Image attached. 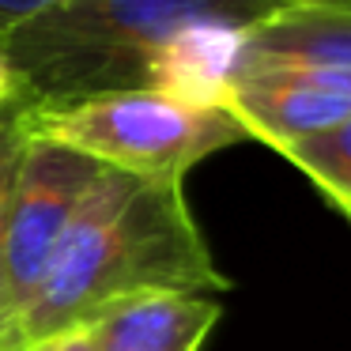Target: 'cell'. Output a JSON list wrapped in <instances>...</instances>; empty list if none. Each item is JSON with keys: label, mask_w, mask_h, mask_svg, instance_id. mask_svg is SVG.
<instances>
[{"label": "cell", "mask_w": 351, "mask_h": 351, "mask_svg": "<svg viewBox=\"0 0 351 351\" xmlns=\"http://www.w3.org/2000/svg\"><path fill=\"white\" fill-rule=\"evenodd\" d=\"M27 129L136 178H185L204 155L250 140L223 106H197L147 87L57 110L27 106Z\"/></svg>", "instance_id": "obj_3"}, {"label": "cell", "mask_w": 351, "mask_h": 351, "mask_svg": "<svg viewBox=\"0 0 351 351\" xmlns=\"http://www.w3.org/2000/svg\"><path fill=\"white\" fill-rule=\"evenodd\" d=\"M219 106L250 140H261L280 155L351 117V99L276 72H234Z\"/></svg>", "instance_id": "obj_6"}, {"label": "cell", "mask_w": 351, "mask_h": 351, "mask_svg": "<svg viewBox=\"0 0 351 351\" xmlns=\"http://www.w3.org/2000/svg\"><path fill=\"white\" fill-rule=\"evenodd\" d=\"M219 321L212 295H136L87 321L95 351H200Z\"/></svg>", "instance_id": "obj_7"}, {"label": "cell", "mask_w": 351, "mask_h": 351, "mask_svg": "<svg viewBox=\"0 0 351 351\" xmlns=\"http://www.w3.org/2000/svg\"><path fill=\"white\" fill-rule=\"evenodd\" d=\"M348 219H351V212H348Z\"/></svg>", "instance_id": "obj_14"}, {"label": "cell", "mask_w": 351, "mask_h": 351, "mask_svg": "<svg viewBox=\"0 0 351 351\" xmlns=\"http://www.w3.org/2000/svg\"><path fill=\"white\" fill-rule=\"evenodd\" d=\"M53 4H61V0H0V34L34 19L38 12L53 8Z\"/></svg>", "instance_id": "obj_11"}, {"label": "cell", "mask_w": 351, "mask_h": 351, "mask_svg": "<svg viewBox=\"0 0 351 351\" xmlns=\"http://www.w3.org/2000/svg\"><path fill=\"white\" fill-rule=\"evenodd\" d=\"M234 72H276L351 99V0H280L242 31Z\"/></svg>", "instance_id": "obj_5"}, {"label": "cell", "mask_w": 351, "mask_h": 351, "mask_svg": "<svg viewBox=\"0 0 351 351\" xmlns=\"http://www.w3.org/2000/svg\"><path fill=\"white\" fill-rule=\"evenodd\" d=\"M215 291H230V276L193 219L182 178H136L106 167L19 313V348L84 328L106 306L136 295Z\"/></svg>", "instance_id": "obj_1"}, {"label": "cell", "mask_w": 351, "mask_h": 351, "mask_svg": "<svg viewBox=\"0 0 351 351\" xmlns=\"http://www.w3.org/2000/svg\"><path fill=\"white\" fill-rule=\"evenodd\" d=\"M31 140L27 129V102L0 114V250H4V212H8L12 182H16L23 147ZM0 351H16L12 340V317H8V291H4V257H0Z\"/></svg>", "instance_id": "obj_10"}, {"label": "cell", "mask_w": 351, "mask_h": 351, "mask_svg": "<svg viewBox=\"0 0 351 351\" xmlns=\"http://www.w3.org/2000/svg\"><path fill=\"white\" fill-rule=\"evenodd\" d=\"M242 31L234 23H193L178 31L147 64L144 87L170 99L219 106L242 53Z\"/></svg>", "instance_id": "obj_8"}, {"label": "cell", "mask_w": 351, "mask_h": 351, "mask_svg": "<svg viewBox=\"0 0 351 351\" xmlns=\"http://www.w3.org/2000/svg\"><path fill=\"white\" fill-rule=\"evenodd\" d=\"M102 162L57 144V140L34 136L27 140L19 159L16 182H12L8 212H4V291H8L12 340L19 348V313L27 310L31 295L46 280L87 189L99 182Z\"/></svg>", "instance_id": "obj_4"}, {"label": "cell", "mask_w": 351, "mask_h": 351, "mask_svg": "<svg viewBox=\"0 0 351 351\" xmlns=\"http://www.w3.org/2000/svg\"><path fill=\"white\" fill-rule=\"evenodd\" d=\"M283 159L295 170H302L328 204H336L343 215L351 212V117L340 121L336 129L287 147Z\"/></svg>", "instance_id": "obj_9"}, {"label": "cell", "mask_w": 351, "mask_h": 351, "mask_svg": "<svg viewBox=\"0 0 351 351\" xmlns=\"http://www.w3.org/2000/svg\"><path fill=\"white\" fill-rule=\"evenodd\" d=\"M19 102H23V95H19V80H16V72H12L4 49H0V114L12 110V106H19Z\"/></svg>", "instance_id": "obj_13"}, {"label": "cell", "mask_w": 351, "mask_h": 351, "mask_svg": "<svg viewBox=\"0 0 351 351\" xmlns=\"http://www.w3.org/2000/svg\"><path fill=\"white\" fill-rule=\"evenodd\" d=\"M280 0H61L0 34L31 110L144 87L152 57L193 23L250 27Z\"/></svg>", "instance_id": "obj_2"}, {"label": "cell", "mask_w": 351, "mask_h": 351, "mask_svg": "<svg viewBox=\"0 0 351 351\" xmlns=\"http://www.w3.org/2000/svg\"><path fill=\"white\" fill-rule=\"evenodd\" d=\"M23 351H95L87 328H69V332H53V336H42V340L27 343Z\"/></svg>", "instance_id": "obj_12"}]
</instances>
